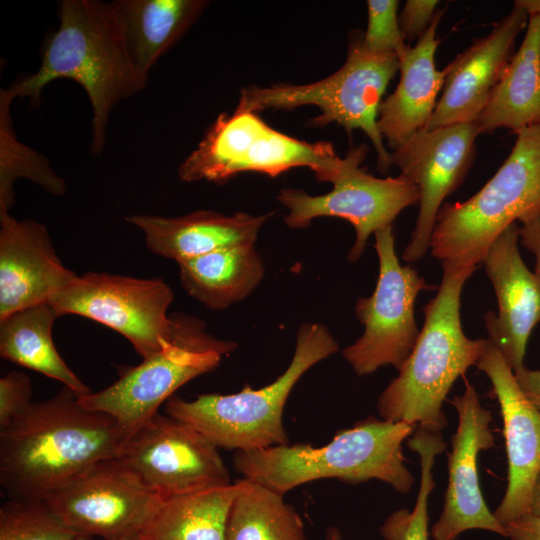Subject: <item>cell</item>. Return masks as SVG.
Wrapping results in <instances>:
<instances>
[{
	"mask_svg": "<svg viewBox=\"0 0 540 540\" xmlns=\"http://www.w3.org/2000/svg\"><path fill=\"white\" fill-rule=\"evenodd\" d=\"M130 436L64 386L0 429V484L10 498L44 499L91 465L117 457Z\"/></svg>",
	"mask_w": 540,
	"mask_h": 540,
	"instance_id": "obj_1",
	"label": "cell"
},
{
	"mask_svg": "<svg viewBox=\"0 0 540 540\" xmlns=\"http://www.w3.org/2000/svg\"><path fill=\"white\" fill-rule=\"evenodd\" d=\"M59 26L45 41L39 69L5 90L11 99L28 97L34 105L56 79L78 83L92 107L91 151L102 153L113 107L146 86L130 56L122 24L112 4L62 0Z\"/></svg>",
	"mask_w": 540,
	"mask_h": 540,
	"instance_id": "obj_2",
	"label": "cell"
},
{
	"mask_svg": "<svg viewBox=\"0 0 540 540\" xmlns=\"http://www.w3.org/2000/svg\"><path fill=\"white\" fill-rule=\"evenodd\" d=\"M416 426L369 417L340 430L326 445H276L253 451H236L235 470L244 479L278 494L304 483L335 478L349 483L372 479L406 494L414 478L406 467L402 443Z\"/></svg>",
	"mask_w": 540,
	"mask_h": 540,
	"instance_id": "obj_3",
	"label": "cell"
},
{
	"mask_svg": "<svg viewBox=\"0 0 540 540\" xmlns=\"http://www.w3.org/2000/svg\"><path fill=\"white\" fill-rule=\"evenodd\" d=\"M473 272L443 268L438 291L423 309L425 321L416 344L378 398L382 419L431 432H441L448 424L443 402L455 381L477 364L487 341L467 337L461 325L462 289Z\"/></svg>",
	"mask_w": 540,
	"mask_h": 540,
	"instance_id": "obj_4",
	"label": "cell"
},
{
	"mask_svg": "<svg viewBox=\"0 0 540 540\" xmlns=\"http://www.w3.org/2000/svg\"><path fill=\"white\" fill-rule=\"evenodd\" d=\"M515 134L508 157L476 194L440 208L429 249L443 268L475 271L509 226L540 213V125Z\"/></svg>",
	"mask_w": 540,
	"mask_h": 540,
	"instance_id": "obj_5",
	"label": "cell"
},
{
	"mask_svg": "<svg viewBox=\"0 0 540 540\" xmlns=\"http://www.w3.org/2000/svg\"><path fill=\"white\" fill-rule=\"evenodd\" d=\"M338 348L325 325L302 324L289 366L272 383L260 389L245 386L235 394H203L191 401L172 396L165 403V412L218 448L253 451L288 444L283 411L291 390L307 370Z\"/></svg>",
	"mask_w": 540,
	"mask_h": 540,
	"instance_id": "obj_6",
	"label": "cell"
},
{
	"mask_svg": "<svg viewBox=\"0 0 540 540\" xmlns=\"http://www.w3.org/2000/svg\"><path fill=\"white\" fill-rule=\"evenodd\" d=\"M397 71V56L370 52L363 45V32L355 31L350 37L345 63L332 75L301 85L245 87L235 109L258 113L266 109L316 106L321 114L313 120L314 125L334 122L348 134L362 130L374 146L378 169L386 173L392 167L391 152L384 146L377 119L383 95Z\"/></svg>",
	"mask_w": 540,
	"mask_h": 540,
	"instance_id": "obj_7",
	"label": "cell"
},
{
	"mask_svg": "<svg viewBox=\"0 0 540 540\" xmlns=\"http://www.w3.org/2000/svg\"><path fill=\"white\" fill-rule=\"evenodd\" d=\"M344 163L330 142H307L265 123L254 112L221 113L178 168L182 181L222 183L243 172L277 176L308 167L318 181L332 182Z\"/></svg>",
	"mask_w": 540,
	"mask_h": 540,
	"instance_id": "obj_8",
	"label": "cell"
},
{
	"mask_svg": "<svg viewBox=\"0 0 540 540\" xmlns=\"http://www.w3.org/2000/svg\"><path fill=\"white\" fill-rule=\"evenodd\" d=\"M172 339L107 388L78 397L86 409L111 416L130 435L148 423L182 385L215 369L237 347L210 335L203 321L176 313Z\"/></svg>",
	"mask_w": 540,
	"mask_h": 540,
	"instance_id": "obj_9",
	"label": "cell"
},
{
	"mask_svg": "<svg viewBox=\"0 0 540 540\" xmlns=\"http://www.w3.org/2000/svg\"><path fill=\"white\" fill-rule=\"evenodd\" d=\"M379 274L374 292L359 298L355 314L364 332L343 349L344 359L358 376L391 365L397 370L413 350L419 336L414 305L418 294L433 288L411 266H402L395 252L393 226L374 233Z\"/></svg>",
	"mask_w": 540,
	"mask_h": 540,
	"instance_id": "obj_10",
	"label": "cell"
},
{
	"mask_svg": "<svg viewBox=\"0 0 540 540\" xmlns=\"http://www.w3.org/2000/svg\"><path fill=\"white\" fill-rule=\"evenodd\" d=\"M366 153L365 145L348 151L326 194L309 195L301 189L286 188L277 196L289 211L284 222L290 228H305L314 218L323 216L350 222L356 233L348 253L351 262L361 257L371 234L392 226L405 208L419 202L418 188L404 176L378 178L361 168Z\"/></svg>",
	"mask_w": 540,
	"mask_h": 540,
	"instance_id": "obj_11",
	"label": "cell"
},
{
	"mask_svg": "<svg viewBox=\"0 0 540 540\" xmlns=\"http://www.w3.org/2000/svg\"><path fill=\"white\" fill-rule=\"evenodd\" d=\"M173 299V291L160 278L88 272L49 302L60 316L75 314L113 329L144 359L172 339L173 319L167 310Z\"/></svg>",
	"mask_w": 540,
	"mask_h": 540,
	"instance_id": "obj_12",
	"label": "cell"
},
{
	"mask_svg": "<svg viewBox=\"0 0 540 540\" xmlns=\"http://www.w3.org/2000/svg\"><path fill=\"white\" fill-rule=\"evenodd\" d=\"M115 458L161 497L231 484L218 447L168 415L157 413L129 437Z\"/></svg>",
	"mask_w": 540,
	"mask_h": 540,
	"instance_id": "obj_13",
	"label": "cell"
},
{
	"mask_svg": "<svg viewBox=\"0 0 540 540\" xmlns=\"http://www.w3.org/2000/svg\"><path fill=\"white\" fill-rule=\"evenodd\" d=\"M162 498L111 458L86 468L43 500L82 535L119 540L139 535Z\"/></svg>",
	"mask_w": 540,
	"mask_h": 540,
	"instance_id": "obj_14",
	"label": "cell"
},
{
	"mask_svg": "<svg viewBox=\"0 0 540 540\" xmlns=\"http://www.w3.org/2000/svg\"><path fill=\"white\" fill-rule=\"evenodd\" d=\"M480 135L475 122L424 129L391 152L392 166L419 191V211L402 258L419 261L429 250L436 218L445 198L463 183Z\"/></svg>",
	"mask_w": 540,
	"mask_h": 540,
	"instance_id": "obj_15",
	"label": "cell"
},
{
	"mask_svg": "<svg viewBox=\"0 0 540 540\" xmlns=\"http://www.w3.org/2000/svg\"><path fill=\"white\" fill-rule=\"evenodd\" d=\"M451 403L458 415V426L447 454L448 484L443 509L430 536L433 540H457L463 532L477 529L507 537L505 527L483 498L478 476L479 453L495 445L490 428L492 414L469 382Z\"/></svg>",
	"mask_w": 540,
	"mask_h": 540,
	"instance_id": "obj_16",
	"label": "cell"
},
{
	"mask_svg": "<svg viewBox=\"0 0 540 540\" xmlns=\"http://www.w3.org/2000/svg\"><path fill=\"white\" fill-rule=\"evenodd\" d=\"M476 366L490 379L503 419L508 483L493 514L505 527L531 513L533 486L540 472V410L524 395L513 370L489 338Z\"/></svg>",
	"mask_w": 540,
	"mask_h": 540,
	"instance_id": "obj_17",
	"label": "cell"
},
{
	"mask_svg": "<svg viewBox=\"0 0 540 540\" xmlns=\"http://www.w3.org/2000/svg\"><path fill=\"white\" fill-rule=\"evenodd\" d=\"M528 14L517 5L484 37L477 38L444 69L446 77L426 129L476 122L514 54Z\"/></svg>",
	"mask_w": 540,
	"mask_h": 540,
	"instance_id": "obj_18",
	"label": "cell"
},
{
	"mask_svg": "<svg viewBox=\"0 0 540 540\" xmlns=\"http://www.w3.org/2000/svg\"><path fill=\"white\" fill-rule=\"evenodd\" d=\"M516 223L491 245L484 260L498 302V314H485L489 339L514 371L524 366L527 343L540 322V275L525 265L518 247Z\"/></svg>",
	"mask_w": 540,
	"mask_h": 540,
	"instance_id": "obj_19",
	"label": "cell"
},
{
	"mask_svg": "<svg viewBox=\"0 0 540 540\" xmlns=\"http://www.w3.org/2000/svg\"><path fill=\"white\" fill-rule=\"evenodd\" d=\"M77 277L57 256L44 224L0 210V320L49 302Z\"/></svg>",
	"mask_w": 540,
	"mask_h": 540,
	"instance_id": "obj_20",
	"label": "cell"
},
{
	"mask_svg": "<svg viewBox=\"0 0 540 540\" xmlns=\"http://www.w3.org/2000/svg\"><path fill=\"white\" fill-rule=\"evenodd\" d=\"M443 14L439 9L426 32L399 58V82L379 106L378 130L392 151L426 129L437 106L446 77L445 69L435 65Z\"/></svg>",
	"mask_w": 540,
	"mask_h": 540,
	"instance_id": "obj_21",
	"label": "cell"
},
{
	"mask_svg": "<svg viewBox=\"0 0 540 540\" xmlns=\"http://www.w3.org/2000/svg\"><path fill=\"white\" fill-rule=\"evenodd\" d=\"M269 217L199 210L180 217L131 215L126 221L143 231L151 252L179 263L219 249L254 245Z\"/></svg>",
	"mask_w": 540,
	"mask_h": 540,
	"instance_id": "obj_22",
	"label": "cell"
},
{
	"mask_svg": "<svg viewBox=\"0 0 540 540\" xmlns=\"http://www.w3.org/2000/svg\"><path fill=\"white\" fill-rule=\"evenodd\" d=\"M475 123L480 134L540 125V13L528 14L524 39Z\"/></svg>",
	"mask_w": 540,
	"mask_h": 540,
	"instance_id": "obj_23",
	"label": "cell"
},
{
	"mask_svg": "<svg viewBox=\"0 0 540 540\" xmlns=\"http://www.w3.org/2000/svg\"><path fill=\"white\" fill-rule=\"evenodd\" d=\"M112 4L132 61L146 80L159 58L207 6L202 0H117Z\"/></svg>",
	"mask_w": 540,
	"mask_h": 540,
	"instance_id": "obj_24",
	"label": "cell"
},
{
	"mask_svg": "<svg viewBox=\"0 0 540 540\" xmlns=\"http://www.w3.org/2000/svg\"><path fill=\"white\" fill-rule=\"evenodd\" d=\"M177 264L183 289L211 310L243 300L264 276L254 245L219 249Z\"/></svg>",
	"mask_w": 540,
	"mask_h": 540,
	"instance_id": "obj_25",
	"label": "cell"
},
{
	"mask_svg": "<svg viewBox=\"0 0 540 540\" xmlns=\"http://www.w3.org/2000/svg\"><path fill=\"white\" fill-rule=\"evenodd\" d=\"M59 312L50 302L16 311L0 320L2 358L55 379L77 397L92 391L58 353L52 329Z\"/></svg>",
	"mask_w": 540,
	"mask_h": 540,
	"instance_id": "obj_26",
	"label": "cell"
},
{
	"mask_svg": "<svg viewBox=\"0 0 540 540\" xmlns=\"http://www.w3.org/2000/svg\"><path fill=\"white\" fill-rule=\"evenodd\" d=\"M244 484L203 489L168 497L139 534L141 540H226L233 502Z\"/></svg>",
	"mask_w": 540,
	"mask_h": 540,
	"instance_id": "obj_27",
	"label": "cell"
},
{
	"mask_svg": "<svg viewBox=\"0 0 540 540\" xmlns=\"http://www.w3.org/2000/svg\"><path fill=\"white\" fill-rule=\"evenodd\" d=\"M226 540L308 539L302 518L283 495L244 479L230 511Z\"/></svg>",
	"mask_w": 540,
	"mask_h": 540,
	"instance_id": "obj_28",
	"label": "cell"
},
{
	"mask_svg": "<svg viewBox=\"0 0 540 540\" xmlns=\"http://www.w3.org/2000/svg\"><path fill=\"white\" fill-rule=\"evenodd\" d=\"M12 99L1 91V157L0 210L8 211L14 204L13 185L18 178H28L55 196L66 192L64 180L50 167L45 157L21 144L14 136L9 107Z\"/></svg>",
	"mask_w": 540,
	"mask_h": 540,
	"instance_id": "obj_29",
	"label": "cell"
},
{
	"mask_svg": "<svg viewBox=\"0 0 540 540\" xmlns=\"http://www.w3.org/2000/svg\"><path fill=\"white\" fill-rule=\"evenodd\" d=\"M408 448L420 459V484L412 510L392 512L379 528L384 540H429L428 500L435 487L433 466L437 455L446 450L441 432H431L416 426L407 440Z\"/></svg>",
	"mask_w": 540,
	"mask_h": 540,
	"instance_id": "obj_30",
	"label": "cell"
},
{
	"mask_svg": "<svg viewBox=\"0 0 540 540\" xmlns=\"http://www.w3.org/2000/svg\"><path fill=\"white\" fill-rule=\"evenodd\" d=\"M80 536L43 499L10 498L0 508V540H75Z\"/></svg>",
	"mask_w": 540,
	"mask_h": 540,
	"instance_id": "obj_31",
	"label": "cell"
},
{
	"mask_svg": "<svg viewBox=\"0 0 540 540\" xmlns=\"http://www.w3.org/2000/svg\"><path fill=\"white\" fill-rule=\"evenodd\" d=\"M397 0H368L367 28L363 32V45L377 54L395 55L398 59L408 46L401 30Z\"/></svg>",
	"mask_w": 540,
	"mask_h": 540,
	"instance_id": "obj_32",
	"label": "cell"
},
{
	"mask_svg": "<svg viewBox=\"0 0 540 540\" xmlns=\"http://www.w3.org/2000/svg\"><path fill=\"white\" fill-rule=\"evenodd\" d=\"M30 378L12 371L0 379V429L21 416L33 403Z\"/></svg>",
	"mask_w": 540,
	"mask_h": 540,
	"instance_id": "obj_33",
	"label": "cell"
},
{
	"mask_svg": "<svg viewBox=\"0 0 540 540\" xmlns=\"http://www.w3.org/2000/svg\"><path fill=\"white\" fill-rule=\"evenodd\" d=\"M438 5L437 0L405 2L399 14V23L406 40L417 41L426 32L438 13Z\"/></svg>",
	"mask_w": 540,
	"mask_h": 540,
	"instance_id": "obj_34",
	"label": "cell"
},
{
	"mask_svg": "<svg viewBox=\"0 0 540 540\" xmlns=\"http://www.w3.org/2000/svg\"><path fill=\"white\" fill-rule=\"evenodd\" d=\"M522 245L535 257V270L540 275V213L521 222L518 227Z\"/></svg>",
	"mask_w": 540,
	"mask_h": 540,
	"instance_id": "obj_35",
	"label": "cell"
},
{
	"mask_svg": "<svg viewBox=\"0 0 540 540\" xmlns=\"http://www.w3.org/2000/svg\"><path fill=\"white\" fill-rule=\"evenodd\" d=\"M509 540H540V516L525 515L505 525Z\"/></svg>",
	"mask_w": 540,
	"mask_h": 540,
	"instance_id": "obj_36",
	"label": "cell"
},
{
	"mask_svg": "<svg viewBox=\"0 0 540 540\" xmlns=\"http://www.w3.org/2000/svg\"><path fill=\"white\" fill-rule=\"evenodd\" d=\"M517 383L527 399L540 410V370L525 366L514 371Z\"/></svg>",
	"mask_w": 540,
	"mask_h": 540,
	"instance_id": "obj_37",
	"label": "cell"
},
{
	"mask_svg": "<svg viewBox=\"0 0 540 540\" xmlns=\"http://www.w3.org/2000/svg\"><path fill=\"white\" fill-rule=\"evenodd\" d=\"M531 514L540 516V472L538 473L533 486Z\"/></svg>",
	"mask_w": 540,
	"mask_h": 540,
	"instance_id": "obj_38",
	"label": "cell"
},
{
	"mask_svg": "<svg viewBox=\"0 0 540 540\" xmlns=\"http://www.w3.org/2000/svg\"><path fill=\"white\" fill-rule=\"evenodd\" d=\"M514 5L524 9L527 14L540 13V0H517Z\"/></svg>",
	"mask_w": 540,
	"mask_h": 540,
	"instance_id": "obj_39",
	"label": "cell"
},
{
	"mask_svg": "<svg viewBox=\"0 0 540 540\" xmlns=\"http://www.w3.org/2000/svg\"><path fill=\"white\" fill-rule=\"evenodd\" d=\"M325 540H343L338 528L330 527L326 531Z\"/></svg>",
	"mask_w": 540,
	"mask_h": 540,
	"instance_id": "obj_40",
	"label": "cell"
},
{
	"mask_svg": "<svg viewBox=\"0 0 540 540\" xmlns=\"http://www.w3.org/2000/svg\"><path fill=\"white\" fill-rule=\"evenodd\" d=\"M75 540H93V539H91L90 536L82 535V536L78 537ZM119 540H141V538H140L139 535H135V536H130V537H126V538H123V539H119Z\"/></svg>",
	"mask_w": 540,
	"mask_h": 540,
	"instance_id": "obj_41",
	"label": "cell"
}]
</instances>
